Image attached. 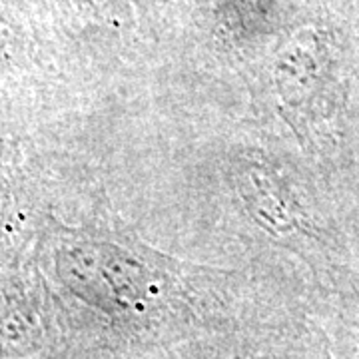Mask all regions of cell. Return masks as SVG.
I'll use <instances>...</instances> for the list:
<instances>
[{
	"label": "cell",
	"instance_id": "cell-3",
	"mask_svg": "<svg viewBox=\"0 0 359 359\" xmlns=\"http://www.w3.org/2000/svg\"><path fill=\"white\" fill-rule=\"evenodd\" d=\"M323 74V50L320 40L306 32L295 34L282 46L273 66L276 92L290 116L304 114L313 102Z\"/></svg>",
	"mask_w": 359,
	"mask_h": 359
},
{
	"label": "cell",
	"instance_id": "cell-5",
	"mask_svg": "<svg viewBox=\"0 0 359 359\" xmlns=\"http://www.w3.org/2000/svg\"><path fill=\"white\" fill-rule=\"evenodd\" d=\"M0 39H2V25H0Z\"/></svg>",
	"mask_w": 359,
	"mask_h": 359
},
{
	"label": "cell",
	"instance_id": "cell-2",
	"mask_svg": "<svg viewBox=\"0 0 359 359\" xmlns=\"http://www.w3.org/2000/svg\"><path fill=\"white\" fill-rule=\"evenodd\" d=\"M236 188L259 226L271 233H290L297 222L294 192L290 184L259 162H242L236 168Z\"/></svg>",
	"mask_w": 359,
	"mask_h": 359
},
{
	"label": "cell",
	"instance_id": "cell-1",
	"mask_svg": "<svg viewBox=\"0 0 359 359\" xmlns=\"http://www.w3.org/2000/svg\"><path fill=\"white\" fill-rule=\"evenodd\" d=\"M56 273L104 311H130L150 295L154 276L144 259L108 240H70L56 250Z\"/></svg>",
	"mask_w": 359,
	"mask_h": 359
},
{
	"label": "cell",
	"instance_id": "cell-4",
	"mask_svg": "<svg viewBox=\"0 0 359 359\" xmlns=\"http://www.w3.org/2000/svg\"><path fill=\"white\" fill-rule=\"evenodd\" d=\"M212 4L218 6V11H231V13H238V11H244L250 4H256L257 0H208Z\"/></svg>",
	"mask_w": 359,
	"mask_h": 359
}]
</instances>
